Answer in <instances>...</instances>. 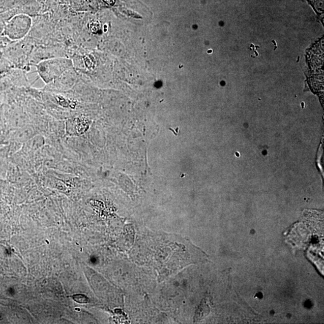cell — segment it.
<instances>
[{
    "label": "cell",
    "instance_id": "obj_1",
    "mask_svg": "<svg viewBox=\"0 0 324 324\" xmlns=\"http://www.w3.org/2000/svg\"><path fill=\"white\" fill-rule=\"evenodd\" d=\"M89 29L93 33H97L100 29V24L99 21H92L89 24Z\"/></svg>",
    "mask_w": 324,
    "mask_h": 324
}]
</instances>
